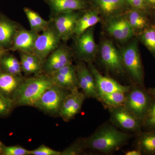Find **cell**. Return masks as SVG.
I'll list each match as a JSON object with an SVG mask.
<instances>
[{"instance_id": "obj_1", "label": "cell", "mask_w": 155, "mask_h": 155, "mask_svg": "<svg viewBox=\"0 0 155 155\" xmlns=\"http://www.w3.org/2000/svg\"><path fill=\"white\" fill-rule=\"evenodd\" d=\"M131 137L130 134L121 131L113 124L105 123L84 138V141L87 149L107 154L120 149L127 144Z\"/></svg>"}, {"instance_id": "obj_2", "label": "cell", "mask_w": 155, "mask_h": 155, "mask_svg": "<svg viewBox=\"0 0 155 155\" xmlns=\"http://www.w3.org/2000/svg\"><path fill=\"white\" fill-rule=\"evenodd\" d=\"M54 84L50 75L44 73L25 78L14 94L13 100L16 106H31L47 90Z\"/></svg>"}, {"instance_id": "obj_3", "label": "cell", "mask_w": 155, "mask_h": 155, "mask_svg": "<svg viewBox=\"0 0 155 155\" xmlns=\"http://www.w3.org/2000/svg\"><path fill=\"white\" fill-rule=\"evenodd\" d=\"M121 54L125 72L133 84L145 88L144 72L136 41L124 48Z\"/></svg>"}, {"instance_id": "obj_4", "label": "cell", "mask_w": 155, "mask_h": 155, "mask_svg": "<svg viewBox=\"0 0 155 155\" xmlns=\"http://www.w3.org/2000/svg\"><path fill=\"white\" fill-rule=\"evenodd\" d=\"M71 91L54 84L36 101L33 107L50 116H59L65 99Z\"/></svg>"}, {"instance_id": "obj_5", "label": "cell", "mask_w": 155, "mask_h": 155, "mask_svg": "<svg viewBox=\"0 0 155 155\" xmlns=\"http://www.w3.org/2000/svg\"><path fill=\"white\" fill-rule=\"evenodd\" d=\"M153 99L145 88L133 84L126 93L123 106L129 113L142 121Z\"/></svg>"}, {"instance_id": "obj_6", "label": "cell", "mask_w": 155, "mask_h": 155, "mask_svg": "<svg viewBox=\"0 0 155 155\" xmlns=\"http://www.w3.org/2000/svg\"><path fill=\"white\" fill-rule=\"evenodd\" d=\"M61 38L52 23L50 21L48 27L39 34L36 39L33 54L44 63L47 58L60 46Z\"/></svg>"}, {"instance_id": "obj_7", "label": "cell", "mask_w": 155, "mask_h": 155, "mask_svg": "<svg viewBox=\"0 0 155 155\" xmlns=\"http://www.w3.org/2000/svg\"><path fill=\"white\" fill-rule=\"evenodd\" d=\"M107 108L111 123L116 127L124 131L137 134L142 131V121L129 113L124 106Z\"/></svg>"}, {"instance_id": "obj_8", "label": "cell", "mask_w": 155, "mask_h": 155, "mask_svg": "<svg viewBox=\"0 0 155 155\" xmlns=\"http://www.w3.org/2000/svg\"><path fill=\"white\" fill-rule=\"evenodd\" d=\"M101 58L103 65L110 72L119 75L126 73L121 53L117 51L112 42L106 41L103 43L101 48Z\"/></svg>"}, {"instance_id": "obj_9", "label": "cell", "mask_w": 155, "mask_h": 155, "mask_svg": "<svg viewBox=\"0 0 155 155\" xmlns=\"http://www.w3.org/2000/svg\"><path fill=\"white\" fill-rule=\"evenodd\" d=\"M80 17L75 11L54 15L51 21L61 40H68L74 34L77 21Z\"/></svg>"}, {"instance_id": "obj_10", "label": "cell", "mask_w": 155, "mask_h": 155, "mask_svg": "<svg viewBox=\"0 0 155 155\" xmlns=\"http://www.w3.org/2000/svg\"><path fill=\"white\" fill-rule=\"evenodd\" d=\"M72 53L68 48L60 45L45 60L43 66V72L51 75L66 65L72 63Z\"/></svg>"}, {"instance_id": "obj_11", "label": "cell", "mask_w": 155, "mask_h": 155, "mask_svg": "<svg viewBox=\"0 0 155 155\" xmlns=\"http://www.w3.org/2000/svg\"><path fill=\"white\" fill-rule=\"evenodd\" d=\"M77 37L76 54L77 58L79 61L87 64L92 63L96 51L93 28L92 27L89 28Z\"/></svg>"}, {"instance_id": "obj_12", "label": "cell", "mask_w": 155, "mask_h": 155, "mask_svg": "<svg viewBox=\"0 0 155 155\" xmlns=\"http://www.w3.org/2000/svg\"><path fill=\"white\" fill-rule=\"evenodd\" d=\"M78 82L79 88L86 97L97 98L98 97L96 84L93 75L83 61H78L76 66Z\"/></svg>"}, {"instance_id": "obj_13", "label": "cell", "mask_w": 155, "mask_h": 155, "mask_svg": "<svg viewBox=\"0 0 155 155\" xmlns=\"http://www.w3.org/2000/svg\"><path fill=\"white\" fill-rule=\"evenodd\" d=\"M86 96L78 90L71 91L65 99L59 116L65 122H69L80 113Z\"/></svg>"}, {"instance_id": "obj_14", "label": "cell", "mask_w": 155, "mask_h": 155, "mask_svg": "<svg viewBox=\"0 0 155 155\" xmlns=\"http://www.w3.org/2000/svg\"><path fill=\"white\" fill-rule=\"evenodd\" d=\"M54 84L71 91L78 90L76 66L72 63L50 75Z\"/></svg>"}, {"instance_id": "obj_15", "label": "cell", "mask_w": 155, "mask_h": 155, "mask_svg": "<svg viewBox=\"0 0 155 155\" xmlns=\"http://www.w3.org/2000/svg\"><path fill=\"white\" fill-rule=\"evenodd\" d=\"M88 67L94 78L98 95L116 91L127 93L130 89L131 86L122 85L113 78L103 76L92 63L88 64Z\"/></svg>"}, {"instance_id": "obj_16", "label": "cell", "mask_w": 155, "mask_h": 155, "mask_svg": "<svg viewBox=\"0 0 155 155\" xmlns=\"http://www.w3.org/2000/svg\"><path fill=\"white\" fill-rule=\"evenodd\" d=\"M39 33L31 30L19 28L15 35L13 44L9 51L32 53Z\"/></svg>"}, {"instance_id": "obj_17", "label": "cell", "mask_w": 155, "mask_h": 155, "mask_svg": "<svg viewBox=\"0 0 155 155\" xmlns=\"http://www.w3.org/2000/svg\"><path fill=\"white\" fill-rule=\"evenodd\" d=\"M20 26L5 15L0 14V48L8 51Z\"/></svg>"}, {"instance_id": "obj_18", "label": "cell", "mask_w": 155, "mask_h": 155, "mask_svg": "<svg viewBox=\"0 0 155 155\" xmlns=\"http://www.w3.org/2000/svg\"><path fill=\"white\" fill-rule=\"evenodd\" d=\"M25 79L23 76L10 74L0 68V94L13 100L15 92Z\"/></svg>"}, {"instance_id": "obj_19", "label": "cell", "mask_w": 155, "mask_h": 155, "mask_svg": "<svg viewBox=\"0 0 155 155\" xmlns=\"http://www.w3.org/2000/svg\"><path fill=\"white\" fill-rule=\"evenodd\" d=\"M54 15L74 12L82 10L86 7L84 0H45Z\"/></svg>"}, {"instance_id": "obj_20", "label": "cell", "mask_w": 155, "mask_h": 155, "mask_svg": "<svg viewBox=\"0 0 155 155\" xmlns=\"http://www.w3.org/2000/svg\"><path fill=\"white\" fill-rule=\"evenodd\" d=\"M20 58L22 72L25 75H36L43 73V63L33 53L20 52Z\"/></svg>"}, {"instance_id": "obj_21", "label": "cell", "mask_w": 155, "mask_h": 155, "mask_svg": "<svg viewBox=\"0 0 155 155\" xmlns=\"http://www.w3.org/2000/svg\"><path fill=\"white\" fill-rule=\"evenodd\" d=\"M136 149L146 155H155V130H146L137 134Z\"/></svg>"}, {"instance_id": "obj_22", "label": "cell", "mask_w": 155, "mask_h": 155, "mask_svg": "<svg viewBox=\"0 0 155 155\" xmlns=\"http://www.w3.org/2000/svg\"><path fill=\"white\" fill-rule=\"evenodd\" d=\"M0 68L13 75L23 76L21 62L12 54L6 52L0 59Z\"/></svg>"}, {"instance_id": "obj_23", "label": "cell", "mask_w": 155, "mask_h": 155, "mask_svg": "<svg viewBox=\"0 0 155 155\" xmlns=\"http://www.w3.org/2000/svg\"><path fill=\"white\" fill-rule=\"evenodd\" d=\"M100 18L95 11L87 12L78 18L74 34L78 37L100 22Z\"/></svg>"}, {"instance_id": "obj_24", "label": "cell", "mask_w": 155, "mask_h": 155, "mask_svg": "<svg viewBox=\"0 0 155 155\" xmlns=\"http://www.w3.org/2000/svg\"><path fill=\"white\" fill-rule=\"evenodd\" d=\"M23 10L28 19L31 30L39 33L48 27L50 21L45 20L38 13L28 8H24Z\"/></svg>"}, {"instance_id": "obj_25", "label": "cell", "mask_w": 155, "mask_h": 155, "mask_svg": "<svg viewBox=\"0 0 155 155\" xmlns=\"http://www.w3.org/2000/svg\"><path fill=\"white\" fill-rule=\"evenodd\" d=\"M126 93L116 91L110 93L105 94L98 95L97 100L107 108L110 107H118L124 105Z\"/></svg>"}, {"instance_id": "obj_26", "label": "cell", "mask_w": 155, "mask_h": 155, "mask_svg": "<svg viewBox=\"0 0 155 155\" xmlns=\"http://www.w3.org/2000/svg\"><path fill=\"white\" fill-rule=\"evenodd\" d=\"M99 8L107 15L116 13L122 10L125 5V0H94Z\"/></svg>"}, {"instance_id": "obj_27", "label": "cell", "mask_w": 155, "mask_h": 155, "mask_svg": "<svg viewBox=\"0 0 155 155\" xmlns=\"http://www.w3.org/2000/svg\"><path fill=\"white\" fill-rule=\"evenodd\" d=\"M127 19L134 31L142 30L147 27L146 18L140 10L135 9L130 11Z\"/></svg>"}, {"instance_id": "obj_28", "label": "cell", "mask_w": 155, "mask_h": 155, "mask_svg": "<svg viewBox=\"0 0 155 155\" xmlns=\"http://www.w3.org/2000/svg\"><path fill=\"white\" fill-rule=\"evenodd\" d=\"M107 31L111 35L120 41H126L129 39L123 29L119 19L111 21L108 24Z\"/></svg>"}, {"instance_id": "obj_29", "label": "cell", "mask_w": 155, "mask_h": 155, "mask_svg": "<svg viewBox=\"0 0 155 155\" xmlns=\"http://www.w3.org/2000/svg\"><path fill=\"white\" fill-rule=\"evenodd\" d=\"M87 149L84 138H79L61 152V155H79L84 153Z\"/></svg>"}, {"instance_id": "obj_30", "label": "cell", "mask_w": 155, "mask_h": 155, "mask_svg": "<svg viewBox=\"0 0 155 155\" xmlns=\"http://www.w3.org/2000/svg\"><path fill=\"white\" fill-rule=\"evenodd\" d=\"M142 127L146 130H155V99L153 98L142 121Z\"/></svg>"}, {"instance_id": "obj_31", "label": "cell", "mask_w": 155, "mask_h": 155, "mask_svg": "<svg viewBox=\"0 0 155 155\" xmlns=\"http://www.w3.org/2000/svg\"><path fill=\"white\" fill-rule=\"evenodd\" d=\"M141 39L145 45L150 51L155 53V28L145 29L141 34Z\"/></svg>"}, {"instance_id": "obj_32", "label": "cell", "mask_w": 155, "mask_h": 155, "mask_svg": "<svg viewBox=\"0 0 155 155\" xmlns=\"http://www.w3.org/2000/svg\"><path fill=\"white\" fill-rule=\"evenodd\" d=\"M16 107L13 100L0 94V117L8 116Z\"/></svg>"}, {"instance_id": "obj_33", "label": "cell", "mask_w": 155, "mask_h": 155, "mask_svg": "<svg viewBox=\"0 0 155 155\" xmlns=\"http://www.w3.org/2000/svg\"><path fill=\"white\" fill-rule=\"evenodd\" d=\"M3 155H31L30 150L19 146L5 147L4 146Z\"/></svg>"}, {"instance_id": "obj_34", "label": "cell", "mask_w": 155, "mask_h": 155, "mask_svg": "<svg viewBox=\"0 0 155 155\" xmlns=\"http://www.w3.org/2000/svg\"><path fill=\"white\" fill-rule=\"evenodd\" d=\"M31 155H61V152L51 149L44 144L30 150Z\"/></svg>"}, {"instance_id": "obj_35", "label": "cell", "mask_w": 155, "mask_h": 155, "mask_svg": "<svg viewBox=\"0 0 155 155\" xmlns=\"http://www.w3.org/2000/svg\"><path fill=\"white\" fill-rule=\"evenodd\" d=\"M135 9L142 11L146 10L148 5L146 0H125Z\"/></svg>"}, {"instance_id": "obj_36", "label": "cell", "mask_w": 155, "mask_h": 155, "mask_svg": "<svg viewBox=\"0 0 155 155\" xmlns=\"http://www.w3.org/2000/svg\"><path fill=\"white\" fill-rule=\"evenodd\" d=\"M125 155H141L142 153L140 150L136 149V150H132L128 151L127 152L125 153Z\"/></svg>"}, {"instance_id": "obj_37", "label": "cell", "mask_w": 155, "mask_h": 155, "mask_svg": "<svg viewBox=\"0 0 155 155\" xmlns=\"http://www.w3.org/2000/svg\"><path fill=\"white\" fill-rule=\"evenodd\" d=\"M147 91L150 95L153 97V98L155 99V87L149 89Z\"/></svg>"}, {"instance_id": "obj_38", "label": "cell", "mask_w": 155, "mask_h": 155, "mask_svg": "<svg viewBox=\"0 0 155 155\" xmlns=\"http://www.w3.org/2000/svg\"><path fill=\"white\" fill-rule=\"evenodd\" d=\"M146 1L147 5L155 7V0H146Z\"/></svg>"}, {"instance_id": "obj_39", "label": "cell", "mask_w": 155, "mask_h": 155, "mask_svg": "<svg viewBox=\"0 0 155 155\" xmlns=\"http://www.w3.org/2000/svg\"><path fill=\"white\" fill-rule=\"evenodd\" d=\"M4 147V145L0 141V155H2V153L3 149Z\"/></svg>"}, {"instance_id": "obj_40", "label": "cell", "mask_w": 155, "mask_h": 155, "mask_svg": "<svg viewBox=\"0 0 155 155\" xmlns=\"http://www.w3.org/2000/svg\"><path fill=\"white\" fill-rule=\"evenodd\" d=\"M8 51H6L5 50H3L2 49L0 48V59L2 58V56L3 55L5 54L6 52Z\"/></svg>"}]
</instances>
